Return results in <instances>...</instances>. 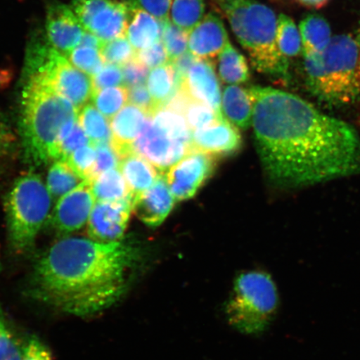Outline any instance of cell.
I'll list each match as a JSON object with an SVG mask.
<instances>
[{
  "mask_svg": "<svg viewBox=\"0 0 360 360\" xmlns=\"http://www.w3.org/2000/svg\"><path fill=\"white\" fill-rule=\"evenodd\" d=\"M20 345L0 309V360H22Z\"/></svg>",
  "mask_w": 360,
  "mask_h": 360,
  "instance_id": "37",
  "label": "cell"
},
{
  "mask_svg": "<svg viewBox=\"0 0 360 360\" xmlns=\"http://www.w3.org/2000/svg\"><path fill=\"white\" fill-rule=\"evenodd\" d=\"M20 134L22 155L31 168L60 160L65 126L78 120L79 110L41 79H22Z\"/></svg>",
  "mask_w": 360,
  "mask_h": 360,
  "instance_id": "3",
  "label": "cell"
},
{
  "mask_svg": "<svg viewBox=\"0 0 360 360\" xmlns=\"http://www.w3.org/2000/svg\"><path fill=\"white\" fill-rule=\"evenodd\" d=\"M229 44L221 20L210 13L190 32L188 51L200 60H213Z\"/></svg>",
  "mask_w": 360,
  "mask_h": 360,
  "instance_id": "18",
  "label": "cell"
},
{
  "mask_svg": "<svg viewBox=\"0 0 360 360\" xmlns=\"http://www.w3.org/2000/svg\"><path fill=\"white\" fill-rule=\"evenodd\" d=\"M233 33L261 73L285 77L288 58L278 51L276 13L256 0H218Z\"/></svg>",
  "mask_w": 360,
  "mask_h": 360,
  "instance_id": "5",
  "label": "cell"
},
{
  "mask_svg": "<svg viewBox=\"0 0 360 360\" xmlns=\"http://www.w3.org/2000/svg\"><path fill=\"white\" fill-rule=\"evenodd\" d=\"M92 191L98 201H120L133 195L121 171H107L96 178L89 179Z\"/></svg>",
  "mask_w": 360,
  "mask_h": 360,
  "instance_id": "25",
  "label": "cell"
},
{
  "mask_svg": "<svg viewBox=\"0 0 360 360\" xmlns=\"http://www.w3.org/2000/svg\"><path fill=\"white\" fill-rule=\"evenodd\" d=\"M129 89V101L132 105L141 108L148 115H151L157 108L146 84L137 85Z\"/></svg>",
  "mask_w": 360,
  "mask_h": 360,
  "instance_id": "45",
  "label": "cell"
},
{
  "mask_svg": "<svg viewBox=\"0 0 360 360\" xmlns=\"http://www.w3.org/2000/svg\"><path fill=\"white\" fill-rule=\"evenodd\" d=\"M51 202V193L34 171L16 179L4 200L8 244L13 253L25 255L34 250Z\"/></svg>",
  "mask_w": 360,
  "mask_h": 360,
  "instance_id": "6",
  "label": "cell"
},
{
  "mask_svg": "<svg viewBox=\"0 0 360 360\" xmlns=\"http://www.w3.org/2000/svg\"><path fill=\"white\" fill-rule=\"evenodd\" d=\"M84 180L67 160H58L49 169L47 188L52 198L57 199L75 190Z\"/></svg>",
  "mask_w": 360,
  "mask_h": 360,
  "instance_id": "28",
  "label": "cell"
},
{
  "mask_svg": "<svg viewBox=\"0 0 360 360\" xmlns=\"http://www.w3.org/2000/svg\"><path fill=\"white\" fill-rule=\"evenodd\" d=\"M357 41H358L359 49H360V30H359V32L358 34Z\"/></svg>",
  "mask_w": 360,
  "mask_h": 360,
  "instance_id": "51",
  "label": "cell"
},
{
  "mask_svg": "<svg viewBox=\"0 0 360 360\" xmlns=\"http://www.w3.org/2000/svg\"><path fill=\"white\" fill-rule=\"evenodd\" d=\"M16 138L12 131L11 125L0 111V158L7 156L15 147Z\"/></svg>",
  "mask_w": 360,
  "mask_h": 360,
  "instance_id": "47",
  "label": "cell"
},
{
  "mask_svg": "<svg viewBox=\"0 0 360 360\" xmlns=\"http://www.w3.org/2000/svg\"><path fill=\"white\" fill-rule=\"evenodd\" d=\"M94 105L105 115L112 118L123 109L129 101V89L124 86L112 87L94 91L91 98Z\"/></svg>",
  "mask_w": 360,
  "mask_h": 360,
  "instance_id": "31",
  "label": "cell"
},
{
  "mask_svg": "<svg viewBox=\"0 0 360 360\" xmlns=\"http://www.w3.org/2000/svg\"><path fill=\"white\" fill-rule=\"evenodd\" d=\"M71 8L85 30L102 41L125 35L130 0H72Z\"/></svg>",
  "mask_w": 360,
  "mask_h": 360,
  "instance_id": "8",
  "label": "cell"
},
{
  "mask_svg": "<svg viewBox=\"0 0 360 360\" xmlns=\"http://www.w3.org/2000/svg\"><path fill=\"white\" fill-rule=\"evenodd\" d=\"M39 78L69 101L79 111L91 100L94 87L91 76L84 73L61 55L53 62L48 73Z\"/></svg>",
  "mask_w": 360,
  "mask_h": 360,
  "instance_id": "12",
  "label": "cell"
},
{
  "mask_svg": "<svg viewBox=\"0 0 360 360\" xmlns=\"http://www.w3.org/2000/svg\"><path fill=\"white\" fill-rule=\"evenodd\" d=\"M295 1L302 4V6L305 7L319 10V8L326 6L330 0H295Z\"/></svg>",
  "mask_w": 360,
  "mask_h": 360,
  "instance_id": "50",
  "label": "cell"
},
{
  "mask_svg": "<svg viewBox=\"0 0 360 360\" xmlns=\"http://www.w3.org/2000/svg\"><path fill=\"white\" fill-rule=\"evenodd\" d=\"M143 10L161 22L169 19L172 0H138Z\"/></svg>",
  "mask_w": 360,
  "mask_h": 360,
  "instance_id": "46",
  "label": "cell"
},
{
  "mask_svg": "<svg viewBox=\"0 0 360 360\" xmlns=\"http://www.w3.org/2000/svg\"><path fill=\"white\" fill-rule=\"evenodd\" d=\"M78 121L93 143L112 141L111 128L106 117L91 103L79 111Z\"/></svg>",
  "mask_w": 360,
  "mask_h": 360,
  "instance_id": "29",
  "label": "cell"
},
{
  "mask_svg": "<svg viewBox=\"0 0 360 360\" xmlns=\"http://www.w3.org/2000/svg\"><path fill=\"white\" fill-rule=\"evenodd\" d=\"M280 304L276 283L261 270L243 272L236 278L225 305L227 321L247 335H259L271 325Z\"/></svg>",
  "mask_w": 360,
  "mask_h": 360,
  "instance_id": "7",
  "label": "cell"
},
{
  "mask_svg": "<svg viewBox=\"0 0 360 360\" xmlns=\"http://www.w3.org/2000/svg\"><path fill=\"white\" fill-rule=\"evenodd\" d=\"M163 24L139 6L138 0H130V13L125 36L135 51L150 47L161 40Z\"/></svg>",
  "mask_w": 360,
  "mask_h": 360,
  "instance_id": "20",
  "label": "cell"
},
{
  "mask_svg": "<svg viewBox=\"0 0 360 360\" xmlns=\"http://www.w3.org/2000/svg\"><path fill=\"white\" fill-rule=\"evenodd\" d=\"M133 195L120 201H98L88 221L89 237L103 243L122 238L133 211Z\"/></svg>",
  "mask_w": 360,
  "mask_h": 360,
  "instance_id": "13",
  "label": "cell"
},
{
  "mask_svg": "<svg viewBox=\"0 0 360 360\" xmlns=\"http://www.w3.org/2000/svg\"><path fill=\"white\" fill-rule=\"evenodd\" d=\"M105 43V42L102 41L100 38H98L96 35L89 33L88 31H85L83 38L81 39L78 46L96 48L101 51Z\"/></svg>",
  "mask_w": 360,
  "mask_h": 360,
  "instance_id": "49",
  "label": "cell"
},
{
  "mask_svg": "<svg viewBox=\"0 0 360 360\" xmlns=\"http://www.w3.org/2000/svg\"><path fill=\"white\" fill-rule=\"evenodd\" d=\"M139 259L136 248L123 241L63 238L36 261L27 295L58 311L94 316L127 294Z\"/></svg>",
  "mask_w": 360,
  "mask_h": 360,
  "instance_id": "2",
  "label": "cell"
},
{
  "mask_svg": "<svg viewBox=\"0 0 360 360\" xmlns=\"http://www.w3.org/2000/svg\"><path fill=\"white\" fill-rule=\"evenodd\" d=\"M199 60L195 56L192 55L190 51H187L181 56L179 57L176 60L173 62V64L176 69L177 74L180 80L183 81L186 78L188 71L191 67L195 65V63Z\"/></svg>",
  "mask_w": 360,
  "mask_h": 360,
  "instance_id": "48",
  "label": "cell"
},
{
  "mask_svg": "<svg viewBox=\"0 0 360 360\" xmlns=\"http://www.w3.org/2000/svg\"><path fill=\"white\" fill-rule=\"evenodd\" d=\"M181 88L192 100L205 103L222 115L221 91L212 61L199 58L188 71Z\"/></svg>",
  "mask_w": 360,
  "mask_h": 360,
  "instance_id": "17",
  "label": "cell"
},
{
  "mask_svg": "<svg viewBox=\"0 0 360 360\" xmlns=\"http://www.w3.org/2000/svg\"><path fill=\"white\" fill-rule=\"evenodd\" d=\"M242 143L240 130L224 118L208 127L195 130L192 135V150L214 157L232 155Z\"/></svg>",
  "mask_w": 360,
  "mask_h": 360,
  "instance_id": "15",
  "label": "cell"
},
{
  "mask_svg": "<svg viewBox=\"0 0 360 360\" xmlns=\"http://www.w3.org/2000/svg\"><path fill=\"white\" fill-rule=\"evenodd\" d=\"M215 157L192 150L171 167L166 180L175 200H186L198 191L213 173Z\"/></svg>",
  "mask_w": 360,
  "mask_h": 360,
  "instance_id": "9",
  "label": "cell"
},
{
  "mask_svg": "<svg viewBox=\"0 0 360 360\" xmlns=\"http://www.w3.org/2000/svg\"><path fill=\"white\" fill-rule=\"evenodd\" d=\"M85 29L73 8L60 2H52L47 8V39L53 48L66 57L78 46Z\"/></svg>",
  "mask_w": 360,
  "mask_h": 360,
  "instance_id": "14",
  "label": "cell"
},
{
  "mask_svg": "<svg viewBox=\"0 0 360 360\" xmlns=\"http://www.w3.org/2000/svg\"><path fill=\"white\" fill-rule=\"evenodd\" d=\"M132 150L145 158L156 169L167 171L191 152L192 146L168 137L153 124L151 117L148 116Z\"/></svg>",
  "mask_w": 360,
  "mask_h": 360,
  "instance_id": "10",
  "label": "cell"
},
{
  "mask_svg": "<svg viewBox=\"0 0 360 360\" xmlns=\"http://www.w3.org/2000/svg\"><path fill=\"white\" fill-rule=\"evenodd\" d=\"M184 116L188 127L192 130L208 127L223 118V116L218 114L212 108L195 100H191L188 103Z\"/></svg>",
  "mask_w": 360,
  "mask_h": 360,
  "instance_id": "36",
  "label": "cell"
},
{
  "mask_svg": "<svg viewBox=\"0 0 360 360\" xmlns=\"http://www.w3.org/2000/svg\"><path fill=\"white\" fill-rule=\"evenodd\" d=\"M219 71L220 78L226 84H245L250 79V72L245 58L231 43L220 53Z\"/></svg>",
  "mask_w": 360,
  "mask_h": 360,
  "instance_id": "26",
  "label": "cell"
},
{
  "mask_svg": "<svg viewBox=\"0 0 360 360\" xmlns=\"http://www.w3.org/2000/svg\"><path fill=\"white\" fill-rule=\"evenodd\" d=\"M22 360H53L51 350L37 337L31 336L22 345Z\"/></svg>",
  "mask_w": 360,
  "mask_h": 360,
  "instance_id": "44",
  "label": "cell"
},
{
  "mask_svg": "<svg viewBox=\"0 0 360 360\" xmlns=\"http://www.w3.org/2000/svg\"><path fill=\"white\" fill-rule=\"evenodd\" d=\"M307 86L319 100L345 105L360 97V49L350 34L333 37L321 53L304 56Z\"/></svg>",
  "mask_w": 360,
  "mask_h": 360,
  "instance_id": "4",
  "label": "cell"
},
{
  "mask_svg": "<svg viewBox=\"0 0 360 360\" xmlns=\"http://www.w3.org/2000/svg\"><path fill=\"white\" fill-rule=\"evenodd\" d=\"M301 39L299 30L289 16L281 15L277 21L276 43L278 51L285 58L300 55Z\"/></svg>",
  "mask_w": 360,
  "mask_h": 360,
  "instance_id": "32",
  "label": "cell"
},
{
  "mask_svg": "<svg viewBox=\"0 0 360 360\" xmlns=\"http://www.w3.org/2000/svg\"><path fill=\"white\" fill-rule=\"evenodd\" d=\"M148 116L141 108L129 103L112 117L111 143L122 159L133 152L134 143L142 132Z\"/></svg>",
  "mask_w": 360,
  "mask_h": 360,
  "instance_id": "19",
  "label": "cell"
},
{
  "mask_svg": "<svg viewBox=\"0 0 360 360\" xmlns=\"http://www.w3.org/2000/svg\"><path fill=\"white\" fill-rule=\"evenodd\" d=\"M121 68L123 71L124 86L127 88L145 84L150 75L148 68L139 62L136 58H134Z\"/></svg>",
  "mask_w": 360,
  "mask_h": 360,
  "instance_id": "43",
  "label": "cell"
},
{
  "mask_svg": "<svg viewBox=\"0 0 360 360\" xmlns=\"http://www.w3.org/2000/svg\"><path fill=\"white\" fill-rule=\"evenodd\" d=\"M120 168L134 197L147 191L159 177L155 166L134 152L123 158Z\"/></svg>",
  "mask_w": 360,
  "mask_h": 360,
  "instance_id": "22",
  "label": "cell"
},
{
  "mask_svg": "<svg viewBox=\"0 0 360 360\" xmlns=\"http://www.w3.org/2000/svg\"><path fill=\"white\" fill-rule=\"evenodd\" d=\"M67 58L72 65L91 77L97 75L105 66L101 51L96 48L77 46Z\"/></svg>",
  "mask_w": 360,
  "mask_h": 360,
  "instance_id": "34",
  "label": "cell"
},
{
  "mask_svg": "<svg viewBox=\"0 0 360 360\" xmlns=\"http://www.w3.org/2000/svg\"><path fill=\"white\" fill-rule=\"evenodd\" d=\"M300 30L302 36L304 56L322 53L331 41L330 25L321 16H306L300 22Z\"/></svg>",
  "mask_w": 360,
  "mask_h": 360,
  "instance_id": "24",
  "label": "cell"
},
{
  "mask_svg": "<svg viewBox=\"0 0 360 360\" xmlns=\"http://www.w3.org/2000/svg\"><path fill=\"white\" fill-rule=\"evenodd\" d=\"M174 201L167 180L159 176L150 188L134 197L133 211L148 227H158L168 217Z\"/></svg>",
  "mask_w": 360,
  "mask_h": 360,
  "instance_id": "16",
  "label": "cell"
},
{
  "mask_svg": "<svg viewBox=\"0 0 360 360\" xmlns=\"http://www.w3.org/2000/svg\"><path fill=\"white\" fill-rule=\"evenodd\" d=\"M256 148L268 177L304 187L360 174V136L353 126L290 93L249 89Z\"/></svg>",
  "mask_w": 360,
  "mask_h": 360,
  "instance_id": "1",
  "label": "cell"
},
{
  "mask_svg": "<svg viewBox=\"0 0 360 360\" xmlns=\"http://www.w3.org/2000/svg\"><path fill=\"white\" fill-rule=\"evenodd\" d=\"M135 58L148 69H155L170 62L167 51L162 40L150 45V47L138 51Z\"/></svg>",
  "mask_w": 360,
  "mask_h": 360,
  "instance_id": "40",
  "label": "cell"
},
{
  "mask_svg": "<svg viewBox=\"0 0 360 360\" xmlns=\"http://www.w3.org/2000/svg\"><path fill=\"white\" fill-rule=\"evenodd\" d=\"M94 145L96 150V160L92 177L90 179L96 178L107 171L117 169L122 160V158L112 146L111 142H101L94 143Z\"/></svg>",
  "mask_w": 360,
  "mask_h": 360,
  "instance_id": "38",
  "label": "cell"
},
{
  "mask_svg": "<svg viewBox=\"0 0 360 360\" xmlns=\"http://www.w3.org/2000/svg\"><path fill=\"white\" fill-rule=\"evenodd\" d=\"M96 200L91 181L84 180L58 200L49 218L53 231L64 235L79 231L89 221Z\"/></svg>",
  "mask_w": 360,
  "mask_h": 360,
  "instance_id": "11",
  "label": "cell"
},
{
  "mask_svg": "<svg viewBox=\"0 0 360 360\" xmlns=\"http://www.w3.org/2000/svg\"><path fill=\"white\" fill-rule=\"evenodd\" d=\"M136 52L125 35L105 42L101 49L103 60L107 64L120 67L133 60Z\"/></svg>",
  "mask_w": 360,
  "mask_h": 360,
  "instance_id": "35",
  "label": "cell"
},
{
  "mask_svg": "<svg viewBox=\"0 0 360 360\" xmlns=\"http://www.w3.org/2000/svg\"><path fill=\"white\" fill-rule=\"evenodd\" d=\"M96 160V146L92 143L75 150L66 160L81 177L84 179H90L92 177Z\"/></svg>",
  "mask_w": 360,
  "mask_h": 360,
  "instance_id": "39",
  "label": "cell"
},
{
  "mask_svg": "<svg viewBox=\"0 0 360 360\" xmlns=\"http://www.w3.org/2000/svg\"><path fill=\"white\" fill-rule=\"evenodd\" d=\"M94 92L112 87H118L124 82L122 68L107 64L92 77Z\"/></svg>",
  "mask_w": 360,
  "mask_h": 360,
  "instance_id": "41",
  "label": "cell"
},
{
  "mask_svg": "<svg viewBox=\"0 0 360 360\" xmlns=\"http://www.w3.org/2000/svg\"><path fill=\"white\" fill-rule=\"evenodd\" d=\"M162 24L163 30L161 40L167 51L170 62H174L186 52L190 32L179 28L169 19L162 22Z\"/></svg>",
  "mask_w": 360,
  "mask_h": 360,
  "instance_id": "33",
  "label": "cell"
},
{
  "mask_svg": "<svg viewBox=\"0 0 360 360\" xmlns=\"http://www.w3.org/2000/svg\"><path fill=\"white\" fill-rule=\"evenodd\" d=\"M150 116L153 124L168 137L191 146V129L183 115L168 108L160 107Z\"/></svg>",
  "mask_w": 360,
  "mask_h": 360,
  "instance_id": "27",
  "label": "cell"
},
{
  "mask_svg": "<svg viewBox=\"0 0 360 360\" xmlns=\"http://www.w3.org/2000/svg\"><path fill=\"white\" fill-rule=\"evenodd\" d=\"M92 143L88 135L85 134L82 127H81L79 121L76 122L73 130L64 141L61 143L60 147V160H68L75 150L84 146Z\"/></svg>",
  "mask_w": 360,
  "mask_h": 360,
  "instance_id": "42",
  "label": "cell"
},
{
  "mask_svg": "<svg viewBox=\"0 0 360 360\" xmlns=\"http://www.w3.org/2000/svg\"><path fill=\"white\" fill-rule=\"evenodd\" d=\"M221 110L227 120L238 129H246L252 124L253 103L249 89L231 85L224 89Z\"/></svg>",
  "mask_w": 360,
  "mask_h": 360,
  "instance_id": "21",
  "label": "cell"
},
{
  "mask_svg": "<svg viewBox=\"0 0 360 360\" xmlns=\"http://www.w3.org/2000/svg\"><path fill=\"white\" fill-rule=\"evenodd\" d=\"M148 89L150 91L157 110L164 106L171 97L181 87L176 69L173 62L155 68L150 72L148 80Z\"/></svg>",
  "mask_w": 360,
  "mask_h": 360,
  "instance_id": "23",
  "label": "cell"
},
{
  "mask_svg": "<svg viewBox=\"0 0 360 360\" xmlns=\"http://www.w3.org/2000/svg\"><path fill=\"white\" fill-rule=\"evenodd\" d=\"M205 8V0H174L171 17L175 25L191 32L202 20Z\"/></svg>",
  "mask_w": 360,
  "mask_h": 360,
  "instance_id": "30",
  "label": "cell"
}]
</instances>
